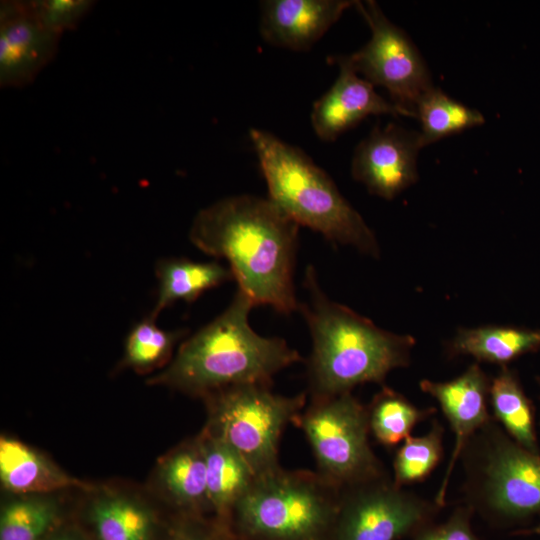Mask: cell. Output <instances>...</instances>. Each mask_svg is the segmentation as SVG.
I'll return each mask as SVG.
<instances>
[{"label": "cell", "mask_w": 540, "mask_h": 540, "mask_svg": "<svg viewBox=\"0 0 540 540\" xmlns=\"http://www.w3.org/2000/svg\"><path fill=\"white\" fill-rule=\"evenodd\" d=\"M299 225L269 198L237 195L200 210L189 231L199 250L227 260L253 306L282 314L299 309L294 269Z\"/></svg>", "instance_id": "6da1fadb"}, {"label": "cell", "mask_w": 540, "mask_h": 540, "mask_svg": "<svg viewBox=\"0 0 540 540\" xmlns=\"http://www.w3.org/2000/svg\"><path fill=\"white\" fill-rule=\"evenodd\" d=\"M309 303L299 304L312 338L307 378L311 398L351 392L364 383L384 384L394 369L408 367L415 339L377 327L350 308L331 301L308 267Z\"/></svg>", "instance_id": "7a4b0ae2"}, {"label": "cell", "mask_w": 540, "mask_h": 540, "mask_svg": "<svg viewBox=\"0 0 540 540\" xmlns=\"http://www.w3.org/2000/svg\"><path fill=\"white\" fill-rule=\"evenodd\" d=\"M252 307L237 290L229 306L184 341L149 384L201 398L232 386H271L277 373L303 358L284 339L255 332L249 324Z\"/></svg>", "instance_id": "3957f363"}, {"label": "cell", "mask_w": 540, "mask_h": 540, "mask_svg": "<svg viewBox=\"0 0 540 540\" xmlns=\"http://www.w3.org/2000/svg\"><path fill=\"white\" fill-rule=\"evenodd\" d=\"M249 135L273 203L299 226L379 256L373 231L306 153L265 130L253 128Z\"/></svg>", "instance_id": "277c9868"}, {"label": "cell", "mask_w": 540, "mask_h": 540, "mask_svg": "<svg viewBox=\"0 0 540 540\" xmlns=\"http://www.w3.org/2000/svg\"><path fill=\"white\" fill-rule=\"evenodd\" d=\"M463 503L494 528L540 514V453L515 442L492 418L466 443Z\"/></svg>", "instance_id": "5b68a950"}, {"label": "cell", "mask_w": 540, "mask_h": 540, "mask_svg": "<svg viewBox=\"0 0 540 540\" xmlns=\"http://www.w3.org/2000/svg\"><path fill=\"white\" fill-rule=\"evenodd\" d=\"M340 492L317 472L279 466L256 477L230 525L241 540H330Z\"/></svg>", "instance_id": "8992f818"}, {"label": "cell", "mask_w": 540, "mask_h": 540, "mask_svg": "<svg viewBox=\"0 0 540 540\" xmlns=\"http://www.w3.org/2000/svg\"><path fill=\"white\" fill-rule=\"evenodd\" d=\"M203 399L207 407L203 429L236 450L256 476L280 466L282 433L295 423L307 402L305 392L284 396L261 384L224 388Z\"/></svg>", "instance_id": "52a82bcc"}, {"label": "cell", "mask_w": 540, "mask_h": 540, "mask_svg": "<svg viewBox=\"0 0 540 540\" xmlns=\"http://www.w3.org/2000/svg\"><path fill=\"white\" fill-rule=\"evenodd\" d=\"M294 424L311 446L316 472L339 490L388 476L369 442L367 407L351 392L311 398Z\"/></svg>", "instance_id": "ba28073f"}, {"label": "cell", "mask_w": 540, "mask_h": 540, "mask_svg": "<svg viewBox=\"0 0 540 540\" xmlns=\"http://www.w3.org/2000/svg\"><path fill=\"white\" fill-rule=\"evenodd\" d=\"M442 508L388 475L341 490L330 540H407L436 522Z\"/></svg>", "instance_id": "9c48e42d"}, {"label": "cell", "mask_w": 540, "mask_h": 540, "mask_svg": "<svg viewBox=\"0 0 540 540\" xmlns=\"http://www.w3.org/2000/svg\"><path fill=\"white\" fill-rule=\"evenodd\" d=\"M355 6L368 24L371 38L361 49L346 55L349 63L373 86L384 87L391 102L408 117H416L419 100L434 87L425 61L376 1H356Z\"/></svg>", "instance_id": "30bf717a"}, {"label": "cell", "mask_w": 540, "mask_h": 540, "mask_svg": "<svg viewBox=\"0 0 540 540\" xmlns=\"http://www.w3.org/2000/svg\"><path fill=\"white\" fill-rule=\"evenodd\" d=\"M421 148L420 132L393 123L376 126L354 151L352 177L371 194L391 200L417 181Z\"/></svg>", "instance_id": "8fae6325"}, {"label": "cell", "mask_w": 540, "mask_h": 540, "mask_svg": "<svg viewBox=\"0 0 540 540\" xmlns=\"http://www.w3.org/2000/svg\"><path fill=\"white\" fill-rule=\"evenodd\" d=\"M61 36L38 21L28 1L1 2V87L22 88L32 83L55 57Z\"/></svg>", "instance_id": "7c38bea8"}, {"label": "cell", "mask_w": 540, "mask_h": 540, "mask_svg": "<svg viewBox=\"0 0 540 540\" xmlns=\"http://www.w3.org/2000/svg\"><path fill=\"white\" fill-rule=\"evenodd\" d=\"M490 383L491 379L477 363L452 380L437 382L423 379L419 383L421 391L439 403L455 435L451 457L434 498L441 507L446 504L450 477L466 443L493 418L488 411Z\"/></svg>", "instance_id": "4fadbf2b"}, {"label": "cell", "mask_w": 540, "mask_h": 540, "mask_svg": "<svg viewBox=\"0 0 540 540\" xmlns=\"http://www.w3.org/2000/svg\"><path fill=\"white\" fill-rule=\"evenodd\" d=\"M331 60L339 66L338 77L314 102L310 116L313 130L320 140L335 141L369 115L407 116L375 92L370 82L359 77L346 55L333 56Z\"/></svg>", "instance_id": "5bb4252c"}, {"label": "cell", "mask_w": 540, "mask_h": 540, "mask_svg": "<svg viewBox=\"0 0 540 540\" xmlns=\"http://www.w3.org/2000/svg\"><path fill=\"white\" fill-rule=\"evenodd\" d=\"M350 0H267L262 2L260 34L270 45L304 52L336 23Z\"/></svg>", "instance_id": "9a60e30c"}, {"label": "cell", "mask_w": 540, "mask_h": 540, "mask_svg": "<svg viewBox=\"0 0 540 540\" xmlns=\"http://www.w3.org/2000/svg\"><path fill=\"white\" fill-rule=\"evenodd\" d=\"M155 485L160 496L187 514L210 509L206 461L199 434L161 458L155 471Z\"/></svg>", "instance_id": "2e32d148"}, {"label": "cell", "mask_w": 540, "mask_h": 540, "mask_svg": "<svg viewBox=\"0 0 540 540\" xmlns=\"http://www.w3.org/2000/svg\"><path fill=\"white\" fill-rule=\"evenodd\" d=\"M0 481L12 494H50L68 488L94 489L65 471L34 448L2 436Z\"/></svg>", "instance_id": "e0dca14e"}, {"label": "cell", "mask_w": 540, "mask_h": 540, "mask_svg": "<svg viewBox=\"0 0 540 540\" xmlns=\"http://www.w3.org/2000/svg\"><path fill=\"white\" fill-rule=\"evenodd\" d=\"M199 435L206 461L209 508L221 524L230 528L236 504L257 476L245 459L227 443L204 429Z\"/></svg>", "instance_id": "ac0fdd59"}, {"label": "cell", "mask_w": 540, "mask_h": 540, "mask_svg": "<svg viewBox=\"0 0 540 540\" xmlns=\"http://www.w3.org/2000/svg\"><path fill=\"white\" fill-rule=\"evenodd\" d=\"M88 516L98 540H153V513L136 495L110 489L96 492Z\"/></svg>", "instance_id": "d6986e66"}, {"label": "cell", "mask_w": 540, "mask_h": 540, "mask_svg": "<svg viewBox=\"0 0 540 540\" xmlns=\"http://www.w3.org/2000/svg\"><path fill=\"white\" fill-rule=\"evenodd\" d=\"M540 350V329L487 325L461 328L446 346L449 357L469 355L478 362L507 365Z\"/></svg>", "instance_id": "ffe728a7"}, {"label": "cell", "mask_w": 540, "mask_h": 540, "mask_svg": "<svg viewBox=\"0 0 540 540\" xmlns=\"http://www.w3.org/2000/svg\"><path fill=\"white\" fill-rule=\"evenodd\" d=\"M156 275L158 296L151 313L155 318L176 301L194 302L205 291L234 279L230 268L218 262H196L176 257L159 261Z\"/></svg>", "instance_id": "44dd1931"}, {"label": "cell", "mask_w": 540, "mask_h": 540, "mask_svg": "<svg viewBox=\"0 0 540 540\" xmlns=\"http://www.w3.org/2000/svg\"><path fill=\"white\" fill-rule=\"evenodd\" d=\"M489 401L493 418L506 433L520 446L539 454L534 406L525 394L517 373L507 365L501 366L491 379Z\"/></svg>", "instance_id": "7402d4cb"}, {"label": "cell", "mask_w": 540, "mask_h": 540, "mask_svg": "<svg viewBox=\"0 0 540 540\" xmlns=\"http://www.w3.org/2000/svg\"><path fill=\"white\" fill-rule=\"evenodd\" d=\"M370 434L385 447H395L411 436L413 428L436 413L418 408L401 393L385 385L366 406Z\"/></svg>", "instance_id": "603a6c76"}, {"label": "cell", "mask_w": 540, "mask_h": 540, "mask_svg": "<svg viewBox=\"0 0 540 540\" xmlns=\"http://www.w3.org/2000/svg\"><path fill=\"white\" fill-rule=\"evenodd\" d=\"M55 494H14L1 508L0 540H43L60 517Z\"/></svg>", "instance_id": "cb8c5ba5"}, {"label": "cell", "mask_w": 540, "mask_h": 540, "mask_svg": "<svg viewBox=\"0 0 540 540\" xmlns=\"http://www.w3.org/2000/svg\"><path fill=\"white\" fill-rule=\"evenodd\" d=\"M416 118L421 122V144L423 147L446 136L480 126L484 116L433 87L419 100Z\"/></svg>", "instance_id": "d4e9b609"}, {"label": "cell", "mask_w": 540, "mask_h": 540, "mask_svg": "<svg viewBox=\"0 0 540 540\" xmlns=\"http://www.w3.org/2000/svg\"><path fill=\"white\" fill-rule=\"evenodd\" d=\"M444 427L436 419L422 436L408 437L397 448L392 480L397 487L424 481L440 464L444 454Z\"/></svg>", "instance_id": "484cf974"}, {"label": "cell", "mask_w": 540, "mask_h": 540, "mask_svg": "<svg viewBox=\"0 0 540 540\" xmlns=\"http://www.w3.org/2000/svg\"><path fill=\"white\" fill-rule=\"evenodd\" d=\"M155 320L150 314L131 329L125 342L122 366L147 373L164 366L170 360L176 343L186 331L163 330Z\"/></svg>", "instance_id": "4316f807"}, {"label": "cell", "mask_w": 540, "mask_h": 540, "mask_svg": "<svg viewBox=\"0 0 540 540\" xmlns=\"http://www.w3.org/2000/svg\"><path fill=\"white\" fill-rule=\"evenodd\" d=\"M89 0H34L28 5L38 21L50 31L62 35L74 30L93 6Z\"/></svg>", "instance_id": "83f0119b"}, {"label": "cell", "mask_w": 540, "mask_h": 540, "mask_svg": "<svg viewBox=\"0 0 540 540\" xmlns=\"http://www.w3.org/2000/svg\"><path fill=\"white\" fill-rule=\"evenodd\" d=\"M473 516L472 509L462 503L445 521L433 522L407 540H479L472 528Z\"/></svg>", "instance_id": "f1b7e54d"}, {"label": "cell", "mask_w": 540, "mask_h": 540, "mask_svg": "<svg viewBox=\"0 0 540 540\" xmlns=\"http://www.w3.org/2000/svg\"><path fill=\"white\" fill-rule=\"evenodd\" d=\"M172 540H219L216 536L204 531L199 524L183 522L177 525Z\"/></svg>", "instance_id": "f546056e"}, {"label": "cell", "mask_w": 540, "mask_h": 540, "mask_svg": "<svg viewBox=\"0 0 540 540\" xmlns=\"http://www.w3.org/2000/svg\"><path fill=\"white\" fill-rule=\"evenodd\" d=\"M46 540H84L79 534L73 531H61L53 534Z\"/></svg>", "instance_id": "4dcf8cb0"}, {"label": "cell", "mask_w": 540, "mask_h": 540, "mask_svg": "<svg viewBox=\"0 0 540 540\" xmlns=\"http://www.w3.org/2000/svg\"><path fill=\"white\" fill-rule=\"evenodd\" d=\"M513 535H540V524L530 529L516 530L512 532Z\"/></svg>", "instance_id": "1f68e13d"}, {"label": "cell", "mask_w": 540, "mask_h": 540, "mask_svg": "<svg viewBox=\"0 0 540 540\" xmlns=\"http://www.w3.org/2000/svg\"><path fill=\"white\" fill-rule=\"evenodd\" d=\"M537 381H538V384L540 386V378H537ZM539 398H540V396H539Z\"/></svg>", "instance_id": "d6a6232c"}]
</instances>
